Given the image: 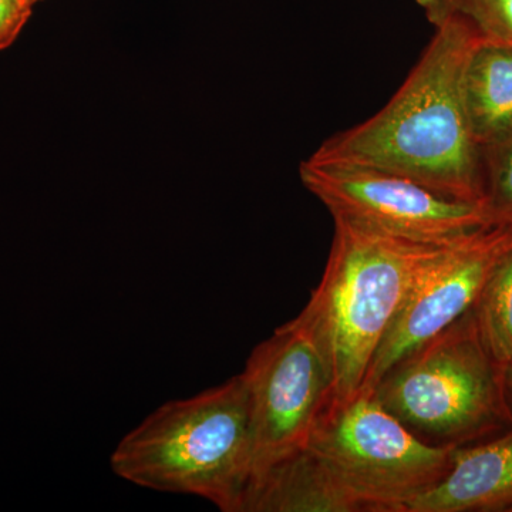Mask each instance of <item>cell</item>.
<instances>
[{"mask_svg": "<svg viewBox=\"0 0 512 512\" xmlns=\"http://www.w3.org/2000/svg\"><path fill=\"white\" fill-rule=\"evenodd\" d=\"M110 464L138 487L197 495L221 511L239 512L252 473L251 406L242 373L158 407L121 439Z\"/></svg>", "mask_w": 512, "mask_h": 512, "instance_id": "3957f363", "label": "cell"}, {"mask_svg": "<svg viewBox=\"0 0 512 512\" xmlns=\"http://www.w3.org/2000/svg\"><path fill=\"white\" fill-rule=\"evenodd\" d=\"M239 512H366L309 448L275 461L249 481Z\"/></svg>", "mask_w": 512, "mask_h": 512, "instance_id": "30bf717a", "label": "cell"}, {"mask_svg": "<svg viewBox=\"0 0 512 512\" xmlns=\"http://www.w3.org/2000/svg\"><path fill=\"white\" fill-rule=\"evenodd\" d=\"M512 512V427L458 447L446 476L402 512Z\"/></svg>", "mask_w": 512, "mask_h": 512, "instance_id": "9c48e42d", "label": "cell"}, {"mask_svg": "<svg viewBox=\"0 0 512 512\" xmlns=\"http://www.w3.org/2000/svg\"><path fill=\"white\" fill-rule=\"evenodd\" d=\"M32 13V8L18 0H0V52L16 42Z\"/></svg>", "mask_w": 512, "mask_h": 512, "instance_id": "9a60e30c", "label": "cell"}, {"mask_svg": "<svg viewBox=\"0 0 512 512\" xmlns=\"http://www.w3.org/2000/svg\"><path fill=\"white\" fill-rule=\"evenodd\" d=\"M478 329L501 366L512 363V248L495 266L476 308Z\"/></svg>", "mask_w": 512, "mask_h": 512, "instance_id": "4fadbf2b", "label": "cell"}, {"mask_svg": "<svg viewBox=\"0 0 512 512\" xmlns=\"http://www.w3.org/2000/svg\"><path fill=\"white\" fill-rule=\"evenodd\" d=\"M242 376L251 406L252 480L306 446L332 387L325 360L295 319L252 350Z\"/></svg>", "mask_w": 512, "mask_h": 512, "instance_id": "52a82bcc", "label": "cell"}, {"mask_svg": "<svg viewBox=\"0 0 512 512\" xmlns=\"http://www.w3.org/2000/svg\"><path fill=\"white\" fill-rule=\"evenodd\" d=\"M373 390L387 412L434 446H470L512 427L504 367L488 352L474 309L407 353Z\"/></svg>", "mask_w": 512, "mask_h": 512, "instance_id": "277c9868", "label": "cell"}, {"mask_svg": "<svg viewBox=\"0 0 512 512\" xmlns=\"http://www.w3.org/2000/svg\"><path fill=\"white\" fill-rule=\"evenodd\" d=\"M463 84L468 120L481 150L512 137V45L477 40Z\"/></svg>", "mask_w": 512, "mask_h": 512, "instance_id": "8fae6325", "label": "cell"}, {"mask_svg": "<svg viewBox=\"0 0 512 512\" xmlns=\"http://www.w3.org/2000/svg\"><path fill=\"white\" fill-rule=\"evenodd\" d=\"M485 202L498 221H512V137L484 148Z\"/></svg>", "mask_w": 512, "mask_h": 512, "instance_id": "5bb4252c", "label": "cell"}, {"mask_svg": "<svg viewBox=\"0 0 512 512\" xmlns=\"http://www.w3.org/2000/svg\"><path fill=\"white\" fill-rule=\"evenodd\" d=\"M306 448L363 504L366 512H402L446 476L456 447L426 443L362 387L330 399Z\"/></svg>", "mask_w": 512, "mask_h": 512, "instance_id": "5b68a950", "label": "cell"}, {"mask_svg": "<svg viewBox=\"0 0 512 512\" xmlns=\"http://www.w3.org/2000/svg\"><path fill=\"white\" fill-rule=\"evenodd\" d=\"M427 20L463 26L480 42L512 45V0H416Z\"/></svg>", "mask_w": 512, "mask_h": 512, "instance_id": "7c38bea8", "label": "cell"}, {"mask_svg": "<svg viewBox=\"0 0 512 512\" xmlns=\"http://www.w3.org/2000/svg\"><path fill=\"white\" fill-rule=\"evenodd\" d=\"M511 248L512 221L494 222L446 245L410 289L362 387L373 389L407 353L473 311Z\"/></svg>", "mask_w": 512, "mask_h": 512, "instance_id": "ba28073f", "label": "cell"}, {"mask_svg": "<svg viewBox=\"0 0 512 512\" xmlns=\"http://www.w3.org/2000/svg\"><path fill=\"white\" fill-rule=\"evenodd\" d=\"M434 30L393 99L369 120L330 137L312 158L375 168L456 200L485 202L483 150L471 130L463 84L477 39L457 23Z\"/></svg>", "mask_w": 512, "mask_h": 512, "instance_id": "6da1fadb", "label": "cell"}, {"mask_svg": "<svg viewBox=\"0 0 512 512\" xmlns=\"http://www.w3.org/2000/svg\"><path fill=\"white\" fill-rule=\"evenodd\" d=\"M446 245L335 220L325 272L295 318L325 360L332 399H345L363 386L410 289Z\"/></svg>", "mask_w": 512, "mask_h": 512, "instance_id": "7a4b0ae2", "label": "cell"}, {"mask_svg": "<svg viewBox=\"0 0 512 512\" xmlns=\"http://www.w3.org/2000/svg\"><path fill=\"white\" fill-rule=\"evenodd\" d=\"M504 389L512 413V363L504 366Z\"/></svg>", "mask_w": 512, "mask_h": 512, "instance_id": "2e32d148", "label": "cell"}, {"mask_svg": "<svg viewBox=\"0 0 512 512\" xmlns=\"http://www.w3.org/2000/svg\"><path fill=\"white\" fill-rule=\"evenodd\" d=\"M23 5L29 6V8L35 9L37 3L43 2V0H18Z\"/></svg>", "mask_w": 512, "mask_h": 512, "instance_id": "e0dca14e", "label": "cell"}, {"mask_svg": "<svg viewBox=\"0 0 512 512\" xmlns=\"http://www.w3.org/2000/svg\"><path fill=\"white\" fill-rule=\"evenodd\" d=\"M302 184L332 214L392 237L446 245L498 221L485 202L447 197L426 185L357 165L303 161Z\"/></svg>", "mask_w": 512, "mask_h": 512, "instance_id": "8992f818", "label": "cell"}]
</instances>
